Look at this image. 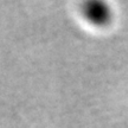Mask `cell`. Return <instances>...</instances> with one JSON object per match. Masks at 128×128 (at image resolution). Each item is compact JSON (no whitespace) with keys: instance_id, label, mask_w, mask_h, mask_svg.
Segmentation results:
<instances>
[{"instance_id":"cell-1","label":"cell","mask_w":128,"mask_h":128,"mask_svg":"<svg viewBox=\"0 0 128 128\" xmlns=\"http://www.w3.org/2000/svg\"><path fill=\"white\" fill-rule=\"evenodd\" d=\"M83 18L95 28H107L113 23L115 12L113 6L104 0H88L81 8Z\"/></svg>"}]
</instances>
